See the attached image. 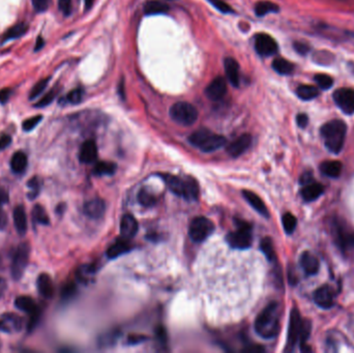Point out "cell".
<instances>
[{
    "label": "cell",
    "mask_w": 354,
    "mask_h": 353,
    "mask_svg": "<svg viewBox=\"0 0 354 353\" xmlns=\"http://www.w3.org/2000/svg\"><path fill=\"white\" fill-rule=\"evenodd\" d=\"M281 328V312L277 301L268 304L255 320V331L263 339L276 338Z\"/></svg>",
    "instance_id": "cell-1"
},
{
    "label": "cell",
    "mask_w": 354,
    "mask_h": 353,
    "mask_svg": "<svg viewBox=\"0 0 354 353\" xmlns=\"http://www.w3.org/2000/svg\"><path fill=\"white\" fill-rule=\"evenodd\" d=\"M321 136L325 147L332 154H340L343 149L347 133V126L342 120H330L321 128Z\"/></svg>",
    "instance_id": "cell-2"
},
{
    "label": "cell",
    "mask_w": 354,
    "mask_h": 353,
    "mask_svg": "<svg viewBox=\"0 0 354 353\" xmlns=\"http://www.w3.org/2000/svg\"><path fill=\"white\" fill-rule=\"evenodd\" d=\"M161 178L172 193L188 200H196L199 196V186L194 178L183 179L172 174H163Z\"/></svg>",
    "instance_id": "cell-3"
},
{
    "label": "cell",
    "mask_w": 354,
    "mask_h": 353,
    "mask_svg": "<svg viewBox=\"0 0 354 353\" xmlns=\"http://www.w3.org/2000/svg\"><path fill=\"white\" fill-rule=\"evenodd\" d=\"M189 142L203 153H212L226 144V138L212 133L209 129L201 128L189 137Z\"/></svg>",
    "instance_id": "cell-4"
},
{
    "label": "cell",
    "mask_w": 354,
    "mask_h": 353,
    "mask_svg": "<svg viewBox=\"0 0 354 353\" xmlns=\"http://www.w3.org/2000/svg\"><path fill=\"white\" fill-rule=\"evenodd\" d=\"M170 116L178 125L190 127L193 126L198 119L197 109L190 103L177 102L170 108Z\"/></svg>",
    "instance_id": "cell-5"
},
{
    "label": "cell",
    "mask_w": 354,
    "mask_h": 353,
    "mask_svg": "<svg viewBox=\"0 0 354 353\" xmlns=\"http://www.w3.org/2000/svg\"><path fill=\"white\" fill-rule=\"evenodd\" d=\"M237 230L230 232L226 236L229 246L236 250H247L252 246V228L244 221L237 222Z\"/></svg>",
    "instance_id": "cell-6"
},
{
    "label": "cell",
    "mask_w": 354,
    "mask_h": 353,
    "mask_svg": "<svg viewBox=\"0 0 354 353\" xmlns=\"http://www.w3.org/2000/svg\"><path fill=\"white\" fill-rule=\"evenodd\" d=\"M215 231V224L205 217H197L192 220L189 227V234L195 243L204 241Z\"/></svg>",
    "instance_id": "cell-7"
},
{
    "label": "cell",
    "mask_w": 354,
    "mask_h": 353,
    "mask_svg": "<svg viewBox=\"0 0 354 353\" xmlns=\"http://www.w3.org/2000/svg\"><path fill=\"white\" fill-rule=\"evenodd\" d=\"M29 252H30V250H29V246L27 243L21 244L16 249L15 254L13 256V260H12V266H11L12 277L14 280L19 281L22 278L24 271L26 269V266L28 264Z\"/></svg>",
    "instance_id": "cell-8"
},
{
    "label": "cell",
    "mask_w": 354,
    "mask_h": 353,
    "mask_svg": "<svg viewBox=\"0 0 354 353\" xmlns=\"http://www.w3.org/2000/svg\"><path fill=\"white\" fill-rule=\"evenodd\" d=\"M302 325H303V320L300 317L298 310L292 309L290 313V320H289L287 350L292 351L297 344V342H299Z\"/></svg>",
    "instance_id": "cell-9"
},
{
    "label": "cell",
    "mask_w": 354,
    "mask_h": 353,
    "mask_svg": "<svg viewBox=\"0 0 354 353\" xmlns=\"http://www.w3.org/2000/svg\"><path fill=\"white\" fill-rule=\"evenodd\" d=\"M333 100L345 114L354 113V89L340 88L333 93Z\"/></svg>",
    "instance_id": "cell-10"
},
{
    "label": "cell",
    "mask_w": 354,
    "mask_h": 353,
    "mask_svg": "<svg viewBox=\"0 0 354 353\" xmlns=\"http://www.w3.org/2000/svg\"><path fill=\"white\" fill-rule=\"evenodd\" d=\"M23 319L16 313H4L0 316V331L5 334H16L23 329Z\"/></svg>",
    "instance_id": "cell-11"
},
{
    "label": "cell",
    "mask_w": 354,
    "mask_h": 353,
    "mask_svg": "<svg viewBox=\"0 0 354 353\" xmlns=\"http://www.w3.org/2000/svg\"><path fill=\"white\" fill-rule=\"evenodd\" d=\"M255 49L261 56H270L277 53L278 44L269 34L259 33L255 37Z\"/></svg>",
    "instance_id": "cell-12"
},
{
    "label": "cell",
    "mask_w": 354,
    "mask_h": 353,
    "mask_svg": "<svg viewBox=\"0 0 354 353\" xmlns=\"http://www.w3.org/2000/svg\"><path fill=\"white\" fill-rule=\"evenodd\" d=\"M227 93V82L223 77H217L208 84L205 89V95L210 99L217 102L225 96Z\"/></svg>",
    "instance_id": "cell-13"
},
{
    "label": "cell",
    "mask_w": 354,
    "mask_h": 353,
    "mask_svg": "<svg viewBox=\"0 0 354 353\" xmlns=\"http://www.w3.org/2000/svg\"><path fill=\"white\" fill-rule=\"evenodd\" d=\"M252 144V136L250 134H244L239 136L233 142H231L227 146V153L232 158H238L244 155L250 148Z\"/></svg>",
    "instance_id": "cell-14"
},
{
    "label": "cell",
    "mask_w": 354,
    "mask_h": 353,
    "mask_svg": "<svg viewBox=\"0 0 354 353\" xmlns=\"http://www.w3.org/2000/svg\"><path fill=\"white\" fill-rule=\"evenodd\" d=\"M335 229L338 245L343 251L354 248V232L341 225L339 222H336Z\"/></svg>",
    "instance_id": "cell-15"
},
{
    "label": "cell",
    "mask_w": 354,
    "mask_h": 353,
    "mask_svg": "<svg viewBox=\"0 0 354 353\" xmlns=\"http://www.w3.org/2000/svg\"><path fill=\"white\" fill-rule=\"evenodd\" d=\"M314 300L320 308L330 309L333 306L335 293L329 286H321L314 292Z\"/></svg>",
    "instance_id": "cell-16"
},
{
    "label": "cell",
    "mask_w": 354,
    "mask_h": 353,
    "mask_svg": "<svg viewBox=\"0 0 354 353\" xmlns=\"http://www.w3.org/2000/svg\"><path fill=\"white\" fill-rule=\"evenodd\" d=\"M139 225L137 220L131 215H125L120 221V235L123 238H133L138 232Z\"/></svg>",
    "instance_id": "cell-17"
},
{
    "label": "cell",
    "mask_w": 354,
    "mask_h": 353,
    "mask_svg": "<svg viewBox=\"0 0 354 353\" xmlns=\"http://www.w3.org/2000/svg\"><path fill=\"white\" fill-rule=\"evenodd\" d=\"M97 158V147L94 140H87L81 146L79 159L83 164H92Z\"/></svg>",
    "instance_id": "cell-18"
},
{
    "label": "cell",
    "mask_w": 354,
    "mask_h": 353,
    "mask_svg": "<svg viewBox=\"0 0 354 353\" xmlns=\"http://www.w3.org/2000/svg\"><path fill=\"white\" fill-rule=\"evenodd\" d=\"M106 211V204L104 200L95 198L87 201L84 205V214L92 219H100Z\"/></svg>",
    "instance_id": "cell-19"
},
{
    "label": "cell",
    "mask_w": 354,
    "mask_h": 353,
    "mask_svg": "<svg viewBox=\"0 0 354 353\" xmlns=\"http://www.w3.org/2000/svg\"><path fill=\"white\" fill-rule=\"evenodd\" d=\"M242 196H244V198L247 200V202L253 208H254L258 214H260L261 216L265 217V218L269 217L268 209H267L265 203L263 202V200L257 194H255L254 192L245 190V191H242Z\"/></svg>",
    "instance_id": "cell-20"
},
{
    "label": "cell",
    "mask_w": 354,
    "mask_h": 353,
    "mask_svg": "<svg viewBox=\"0 0 354 353\" xmlns=\"http://www.w3.org/2000/svg\"><path fill=\"white\" fill-rule=\"evenodd\" d=\"M300 265L308 276H314L319 271L320 263L318 258L311 254L310 252H305L300 257Z\"/></svg>",
    "instance_id": "cell-21"
},
{
    "label": "cell",
    "mask_w": 354,
    "mask_h": 353,
    "mask_svg": "<svg viewBox=\"0 0 354 353\" xmlns=\"http://www.w3.org/2000/svg\"><path fill=\"white\" fill-rule=\"evenodd\" d=\"M323 192H324V187L319 183L312 181V183L303 186L300 194L306 202H312V201L318 199L323 194Z\"/></svg>",
    "instance_id": "cell-22"
},
{
    "label": "cell",
    "mask_w": 354,
    "mask_h": 353,
    "mask_svg": "<svg viewBox=\"0 0 354 353\" xmlns=\"http://www.w3.org/2000/svg\"><path fill=\"white\" fill-rule=\"evenodd\" d=\"M13 217H14V224L18 234L21 236L25 235L28 228V221H27L25 208L22 205H18L17 207H15Z\"/></svg>",
    "instance_id": "cell-23"
},
{
    "label": "cell",
    "mask_w": 354,
    "mask_h": 353,
    "mask_svg": "<svg viewBox=\"0 0 354 353\" xmlns=\"http://www.w3.org/2000/svg\"><path fill=\"white\" fill-rule=\"evenodd\" d=\"M225 73L228 81L235 87L239 85V65L234 58L228 57L224 62Z\"/></svg>",
    "instance_id": "cell-24"
},
{
    "label": "cell",
    "mask_w": 354,
    "mask_h": 353,
    "mask_svg": "<svg viewBox=\"0 0 354 353\" xmlns=\"http://www.w3.org/2000/svg\"><path fill=\"white\" fill-rule=\"evenodd\" d=\"M36 287L38 293L45 298H51L54 292L53 282L47 274H40L36 281Z\"/></svg>",
    "instance_id": "cell-25"
},
{
    "label": "cell",
    "mask_w": 354,
    "mask_h": 353,
    "mask_svg": "<svg viewBox=\"0 0 354 353\" xmlns=\"http://www.w3.org/2000/svg\"><path fill=\"white\" fill-rule=\"evenodd\" d=\"M130 250H131L130 244L129 243L128 239L124 238L117 240L115 244H113L108 249L107 256L109 259H115L121 255L128 253V252H129Z\"/></svg>",
    "instance_id": "cell-26"
},
{
    "label": "cell",
    "mask_w": 354,
    "mask_h": 353,
    "mask_svg": "<svg viewBox=\"0 0 354 353\" xmlns=\"http://www.w3.org/2000/svg\"><path fill=\"white\" fill-rule=\"evenodd\" d=\"M342 163L339 160H326L320 165V171L327 177L338 178L342 173Z\"/></svg>",
    "instance_id": "cell-27"
},
{
    "label": "cell",
    "mask_w": 354,
    "mask_h": 353,
    "mask_svg": "<svg viewBox=\"0 0 354 353\" xmlns=\"http://www.w3.org/2000/svg\"><path fill=\"white\" fill-rule=\"evenodd\" d=\"M170 11V7L167 3L157 0H149L144 4V13L147 16L151 15H163Z\"/></svg>",
    "instance_id": "cell-28"
},
{
    "label": "cell",
    "mask_w": 354,
    "mask_h": 353,
    "mask_svg": "<svg viewBox=\"0 0 354 353\" xmlns=\"http://www.w3.org/2000/svg\"><path fill=\"white\" fill-rule=\"evenodd\" d=\"M27 156L22 151H17L11 159V168L15 173H22L27 167Z\"/></svg>",
    "instance_id": "cell-29"
},
{
    "label": "cell",
    "mask_w": 354,
    "mask_h": 353,
    "mask_svg": "<svg viewBox=\"0 0 354 353\" xmlns=\"http://www.w3.org/2000/svg\"><path fill=\"white\" fill-rule=\"evenodd\" d=\"M15 307L20 311L28 313V314H30V313H32L36 309H38L36 307L35 301L32 297L25 296V295L19 296L15 299Z\"/></svg>",
    "instance_id": "cell-30"
},
{
    "label": "cell",
    "mask_w": 354,
    "mask_h": 353,
    "mask_svg": "<svg viewBox=\"0 0 354 353\" xmlns=\"http://www.w3.org/2000/svg\"><path fill=\"white\" fill-rule=\"evenodd\" d=\"M272 68L280 75H290L294 70V65L284 58H277L272 62Z\"/></svg>",
    "instance_id": "cell-31"
},
{
    "label": "cell",
    "mask_w": 354,
    "mask_h": 353,
    "mask_svg": "<svg viewBox=\"0 0 354 353\" xmlns=\"http://www.w3.org/2000/svg\"><path fill=\"white\" fill-rule=\"evenodd\" d=\"M296 95L302 100H310L319 96V90L313 85H300L296 89Z\"/></svg>",
    "instance_id": "cell-32"
},
{
    "label": "cell",
    "mask_w": 354,
    "mask_h": 353,
    "mask_svg": "<svg viewBox=\"0 0 354 353\" xmlns=\"http://www.w3.org/2000/svg\"><path fill=\"white\" fill-rule=\"evenodd\" d=\"M28 32V26L25 23H19L15 26H13L11 29L7 30V32L4 35L3 38V43H5L6 41H9V39H15V38H19L23 36L26 32Z\"/></svg>",
    "instance_id": "cell-33"
},
{
    "label": "cell",
    "mask_w": 354,
    "mask_h": 353,
    "mask_svg": "<svg viewBox=\"0 0 354 353\" xmlns=\"http://www.w3.org/2000/svg\"><path fill=\"white\" fill-rule=\"evenodd\" d=\"M279 12V6L270 1H259L255 5V13L258 17H263L270 13Z\"/></svg>",
    "instance_id": "cell-34"
},
{
    "label": "cell",
    "mask_w": 354,
    "mask_h": 353,
    "mask_svg": "<svg viewBox=\"0 0 354 353\" xmlns=\"http://www.w3.org/2000/svg\"><path fill=\"white\" fill-rule=\"evenodd\" d=\"M116 164L112 162H99L96 165L94 169V174L97 176H104V175H112L116 171Z\"/></svg>",
    "instance_id": "cell-35"
},
{
    "label": "cell",
    "mask_w": 354,
    "mask_h": 353,
    "mask_svg": "<svg viewBox=\"0 0 354 353\" xmlns=\"http://www.w3.org/2000/svg\"><path fill=\"white\" fill-rule=\"evenodd\" d=\"M157 197L146 189H142L138 194V201L141 205L150 207L157 203Z\"/></svg>",
    "instance_id": "cell-36"
},
{
    "label": "cell",
    "mask_w": 354,
    "mask_h": 353,
    "mask_svg": "<svg viewBox=\"0 0 354 353\" xmlns=\"http://www.w3.org/2000/svg\"><path fill=\"white\" fill-rule=\"evenodd\" d=\"M260 248H261V251L263 252V254H264L265 257L267 258V260L274 261L276 259V252H275L274 244H272V240L269 237H264L261 240Z\"/></svg>",
    "instance_id": "cell-37"
},
{
    "label": "cell",
    "mask_w": 354,
    "mask_h": 353,
    "mask_svg": "<svg viewBox=\"0 0 354 353\" xmlns=\"http://www.w3.org/2000/svg\"><path fill=\"white\" fill-rule=\"evenodd\" d=\"M95 274V268L93 265H83L77 271V278L80 282L84 284H88Z\"/></svg>",
    "instance_id": "cell-38"
},
{
    "label": "cell",
    "mask_w": 354,
    "mask_h": 353,
    "mask_svg": "<svg viewBox=\"0 0 354 353\" xmlns=\"http://www.w3.org/2000/svg\"><path fill=\"white\" fill-rule=\"evenodd\" d=\"M32 216H33V219L34 221L36 222V223L40 224V225H49L50 221H49V217L46 213L45 208L42 206V205H35L32 209Z\"/></svg>",
    "instance_id": "cell-39"
},
{
    "label": "cell",
    "mask_w": 354,
    "mask_h": 353,
    "mask_svg": "<svg viewBox=\"0 0 354 353\" xmlns=\"http://www.w3.org/2000/svg\"><path fill=\"white\" fill-rule=\"evenodd\" d=\"M282 223H283V227H284V230L286 233L291 234L294 232V230L296 228L297 220L292 214L287 213L282 217Z\"/></svg>",
    "instance_id": "cell-40"
},
{
    "label": "cell",
    "mask_w": 354,
    "mask_h": 353,
    "mask_svg": "<svg viewBox=\"0 0 354 353\" xmlns=\"http://www.w3.org/2000/svg\"><path fill=\"white\" fill-rule=\"evenodd\" d=\"M50 81V78H44L34 85V87L32 89L29 95V99H34L35 97H37L40 94H42L44 90L46 89L48 83Z\"/></svg>",
    "instance_id": "cell-41"
},
{
    "label": "cell",
    "mask_w": 354,
    "mask_h": 353,
    "mask_svg": "<svg viewBox=\"0 0 354 353\" xmlns=\"http://www.w3.org/2000/svg\"><path fill=\"white\" fill-rule=\"evenodd\" d=\"M84 96V90L82 88H76L70 92L66 96V102L73 105H77L82 102Z\"/></svg>",
    "instance_id": "cell-42"
},
{
    "label": "cell",
    "mask_w": 354,
    "mask_h": 353,
    "mask_svg": "<svg viewBox=\"0 0 354 353\" xmlns=\"http://www.w3.org/2000/svg\"><path fill=\"white\" fill-rule=\"evenodd\" d=\"M314 79H315V82L318 84V86L324 90L329 89L333 84L332 78L326 74H318L315 76Z\"/></svg>",
    "instance_id": "cell-43"
},
{
    "label": "cell",
    "mask_w": 354,
    "mask_h": 353,
    "mask_svg": "<svg viewBox=\"0 0 354 353\" xmlns=\"http://www.w3.org/2000/svg\"><path fill=\"white\" fill-rule=\"evenodd\" d=\"M27 187L29 189V199H34L40 191V180L37 177H32L30 178V180L28 181Z\"/></svg>",
    "instance_id": "cell-44"
},
{
    "label": "cell",
    "mask_w": 354,
    "mask_h": 353,
    "mask_svg": "<svg viewBox=\"0 0 354 353\" xmlns=\"http://www.w3.org/2000/svg\"><path fill=\"white\" fill-rule=\"evenodd\" d=\"M207 1L210 4L214 5L221 13H224V14L233 13V9L231 8V6L228 3L223 1V0H207Z\"/></svg>",
    "instance_id": "cell-45"
},
{
    "label": "cell",
    "mask_w": 354,
    "mask_h": 353,
    "mask_svg": "<svg viewBox=\"0 0 354 353\" xmlns=\"http://www.w3.org/2000/svg\"><path fill=\"white\" fill-rule=\"evenodd\" d=\"M56 94H57V93H56L55 89L50 90V92H49L47 95H45L42 98H40V100H38V102L35 104V107H37V108H44V107L50 105V104H51V103L53 102V100H54V98H55V96H56Z\"/></svg>",
    "instance_id": "cell-46"
},
{
    "label": "cell",
    "mask_w": 354,
    "mask_h": 353,
    "mask_svg": "<svg viewBox=\"0 0 354 353\" xmlns=\"http://www.w3.org/2000/svg\"><path fill=\"white\" fill-rule=\"evenodd\" d=\"M42 119H43L42 115H36L26 119L22 125L23 130H25V132H30V130H32L40 123V120Z\"/></svg>",
    "instance_id": "cell-47"
},
{
    "label": "cell",
    "mask_w": 354,
    "mask_h": 353,
    "mask_svg": "<svg viewBox=\"0 0 354 353\" xmlns=\"http://www.w3.org/2000/svg\"><path fill=\"white\" fill-rule=\"evenodd\" d=\"M58 7L64 16L72 14V0H58Z\"/></svg>",
    "instance_id": "cell-48"
},
{
    "label": "cell",
    "mask_w": 354,
    "mask_h": 353,
    "mask_svg": "<svg viewBox=\"0 0 354 353\" xmlns=\"http://www.w3.org/2000/svg\"><path fill=\"white\" fill-rule=\"evenodd\" d=\"M32 1L34 9L37 13L46 12L50 4V0H32Z\"/></svg>",
    "instance_id": "cell-49"
},
{
    "label": "cell",
    "mask_w": 354,
    "mask_h": 353,
    "mask_svg": "<svg viewBox=\"0 0 354 353\" xmlns=\"http://www.w3.org/2000/svg\"><path fill=\"white\" fill-rule=\"evenodd\" d=\"M39 317H40V314H39V310L38 309H36L32 313H30V320L28 322V330L29 331H32V329H34V327L38 323Z\"/></svg>",
    "instance_id": "cell-50"
},
{
    "label": "cell",
    "mask_w": 354,
    "mask_h": 353,
    "mask_svg": "<svg viewBox=\"0 0 354 353\" xmlns=\"http://www.w3.org/2000/svg\"><path fill=\"white\" fill-rule=\"evenodd\" d=\"M12 95V89L11 88H3L0 89V103L5 104L7 100L11 97Z\"/></svg>",
    "instance_id": "cell-51"
},
{
    "label": "cell",
    "mask_w": 354,
    "mask_h": 353,
    "mask_svg": "<svg viewBox=\"0 0 354 353\" xmlns=\"http://www.w3.org/2000/svg\"><path fill=\"white\" fill-rule=\"evenodd\" d=\"M12 143V137L9 135H2L0 137V150L7 148Z\"/></svg>",
    "instance_id": "cell-52"
},
{
    "label": "cell",
    "mask_w": 354,
    "mask_h": 353,
    "mask_svg": "<svg viewBox=\"0 0 354 353\" xmlns=\"http://www.w3.org/2000/svg\"><path fill=\"white\" fill-rule=\"evenodd\" d=\"M296 123H297V125H298L299 128H306V127L308 126V124H309V117H308V115L305 114V113L298 114L297 117H296Z\"/></svg>",
    "instance_id": "cell-53"
},
{
    "label": "cell",
    "mask_w": 354,
    "mask_h": 353,
    "mask_svg": "<svg viewBox=\"0 0 354 353\" xmlns=\"http://www.w3.org/2000/svg\"><path fill=\"white\" fill-rule=\"evenodd\" d=\"M294 49L297 53H299L301 55H305L310 51V47L307 44H303V43H295Z\"/></svg>",
    "instance_id": "cell-54"
},
{
    "label": "cell",
    "mask_w": 354,
    "mask_h": 353,
    "mask_svg": "<svg viewBox=\"0 0 354 353\" xmlns=\"http://www.w3.org/2000/svg\"><path fill=\"white\" fill-rule=\"evenodd\" d=\"M7 225V216L5 211L0 207V230H3Z\"/></svg>",
    "instance_id": "cell-55"
},
{
    "label": "cell",
    "mask_w": 354,
    "mask_h": 353,
    "mask_svg": "<svg viewBox=\"0 0 354 353\" xmlns=\"http://www.w3.org/2000/svg\"><path fill=\"white\" fill-rule=\"evenodd\" d=\"M264 351H265V349L259 345L250 346V347H247L242 350V352H247V353H260V352H264Z\"/></svg>",
    "instance_id": "cell-56"
},
{
    "label": "cell",
    "mask_w": 354,
    "mask_h": 353,
    "mask_svg": "<svg viewBox=\"0 0 354 353\" xmlns=\"http://www.w3.org/2000/svg\"><path fill=\"white\" fill-rule=\"evenodd\" d=\"M313 181V176L310 172H305L302 174V176L300 177V184L301 185H307V184H310Z\"/></svg>",
    "instance_id": "cell-57"
},
{
    "label": "cell",
    "mask_w": 354,
    "mask_h": 353,
    "mask_svg": "<svg viewBox=\"0 0 354 353\" xmlns=\"http://www.w3.org/2000/svg\"><path fill=\"white\" fill-rule=\"evenodd\" d=\"M157 337H158V339H159L161 343L167 341L166 331H165V329H164L163 327H161H161H158V329H157Z\"/></svg>",
    "instance_id": "cell-58"
},
{
    "label": "cell",
    "mask_w": 354,
    "mask_h": 353,
    "mask_svg": "<svg viewBox=\"0 0 354 353\" xmlns=\"http://www.w3.org/2000/svg\"><path fill=\"white\" fill-rule=\"evenodd\" d=\"M7 201H8L7 192L3 188L0 187V206H1L2 204H4V203H6Z\"/></svg>",
    "instance_id": "cell-59"
},
{
    "label": "cell",
    "mask_w": 354,
    "mask_h": 353,
    "mask_svg": "<svg viewBox=\"0 0 354 353\" xmlns=\"http://www.w3.org/2000/svg\"><path fill=\"white\" fill-rule=\"evenodd\" d=\"M6 289H7L6 281L3 278H0V298L4 295Z\"/></svg>",
    "instance_id": "cell-60"
},
{
    "label": "cell",
    "mask_w": 354,
    "mask_h": 353,
    "mask_svg": "<svg viewBox=\"0 0 354 353\" xmlns=\"http://www.w3.org/2000/svg\"><path fill=\"white\" fill-rule=\"evenodd\" d=\"M144 340H146L145 336H130L129 342L130 344H137V343H140Z\"/></svg>",
    "instance_id": "cell-61"
},
{
    "label": "cell",
    "mask_w": 354,
    "mask_h": 353,
    "mask_svg": "<svg viewBox=\"0 0 354 353\" xmlns=\"http://www.w3.org/2000/svg\"><path fill=\"white\" fill-rule=\"evenodd\" d=\"M44 45H45V41H44V38H43L42 36H38V37H37V39H36V43H35L34 51H35V52L39 51V50H40V49H42V48L44 47Z\"/></svg>",
    "instance_id": "cell-62"
},
{
    "label": "cell",
    "mask_w": 354,
    "mask_h": 353,
    "mask_svg": "<svg viewBox=\"0 0 354 353\" xmlns=\"http://www.w3.org/2000/svg\"><path fill=\"white\" fill-rule=\"evenodd\" d=\"M94 3H95V0H84V4H85L86 11H89V9L93 7Z\"/></svg>",
    "instance_id": "cell-63"
},
{
    "label": "cell",
    "mask_w": 354,
    "mask_h": 353,
    "mask_svg": "<svg viewBox=\"0 0 354 353\" xmlns=\"http://www.w3.org/2000/svg\"><path fill=\"white\" fill-rule=\"evenodd\" d=\"M119 87H120V89H119V95H120V96L121 97H123V98H125V90H124V83L123 82H121L120 84H119Z\"/></svg>",
    "instance_id": "cell-64"
}]
</instances>
